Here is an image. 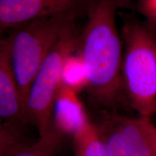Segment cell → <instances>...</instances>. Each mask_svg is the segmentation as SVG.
<instances>
[{
    "instance_id": "ba28073f",
    "label": "cell",
    "mask_w": 156,
    "mask_h": 156,
    "mask_svg": "<svg viewBox=\"0 0 156 156\" xmlns=\"http://www.w3.org/2000/svg\"><path fill=\"white\" fill-rule=\"evenodd\" d=\"M89 120L78 93L61 83L54 101L52 125L65 136L73 137Z\"/></svg>"
},
{
    "instance_id": "8fae6325",
    "label": "cell",
    "mask_w": 156,
    "mask_h": 156,
    "mask_svg": "<svg viewBox=\"0 0 156 156\" xmlns=\"http://www.w3.org/2000/svg\"><path fill=\"white\" fill-rule=\"evenodd\" d=\"M61 82L64 85L79 93L88 86V77L81 56L71 54L64 60L61 73Z\"/></svg>"
},
{
    "instance_id": "7a4b0ae2",
    "label": "cell",
    "mask_w": 156,
    "mask_h": 156,
    "mask_svg": "<svg viewBox=\"0 0 156 156\" xmlns=\"http://www.w3.org/2000/svg\"><path fill=\"white\" fill-rule=\"evenodd\" d=\"M122 36L124 98L138 116L151 118L156 114L155 33L152 27L126 17Z\"/></svg>"
},
{
    "instance_id": "6da1fadb",
    "label": "cell",
    "mask_w": 156,
    "mask_h": 156,
    "mask_svg": "<svg viewBox=\"0 0 156 156\" xmlns=\"http://www.w3.org/2000/svg\"><path fill=\"white\" fill-rule=\"evenodd\" d=\"M121 5L120 0H92L87 4V23L78 40L77 53L88 77L87 94L102 109H116L124 98L121 76L124 47L116 21Z\"/></svg>"
},
{
    "instance_id": "5bb4252c",
    "label": "cell",
    "mask_w": 156,
    "mask_h": 156,
    "mask_svg": "<svg viewBox=\"0 0 156 156\" xmlns=\"http://www.w3.org/2000/svg\"><path fill=\"white\" fill-rule=\"evenodd\" d=\"M144 8L151 20H156V0H145Z\"/></svg>"
},
{
    "instance_id": "3957f363",
    "label": "cell",
    "mask_w": 156,
    "mask_h": 156,
    "mask_svg": "<svg viewBox=\"0 0 156 156\" xmlns=\"http://www.w3.org/2000/svg\"><path fill=\"white\" fill-rule=\"evenodd\" d=\"M82 12L35 20L12 28L8 37L12 64L24 108L29 90L44 59L64 30L75 22Z\"/></svg>"
},
{
    "instance_id": "52a82bcc",
    "label": "cell",
    "mask_w": 156,
    "mask_h": 156,
    "mask_svg": "<svg viewBox=\"0 0 156 156\" xmlns=\"http://www.w3.org/2000/svg\"><path fill=\"white\" fill-rule=\"evenodd\" d=\"M0 117L1 121L28 119L13 71L9 38L0 43Z\"/></svg>"
},
{
    "instance_id": "9a60e30c",
    "label": "cell",
    "mask_w": 156,
    "mask_h": 156,
    "mask_svg": "<svg viewBox=\"0 0 156 156\" xmlns=\"http://www.w3.org/2000/svg\"><path fill=\"white\" fill-rule=\"evenodd\" d=\"M151 22L153 23V24L155 25V28H156V20H151Z\"/></svg>"
},
{
    "instance_id": "277c9868",
    "label": "cell",
    "mask_w": 156,
    "mask_h": 156,
    "mask_svg": "<svg viewBox=\"0 0 156 156\" xmlns=\"http://www.w3.org/2000/svg\"><path fill=\"white\" fill-rule=\"evenodd\" d=\"M79 37L75 23L64 30L44 59L29 90L25 114L36 128L38 136L47 133L52 125L54 101L62 83V66L65 58L77 50Z\"/></svg>"
},
{
    "instance_id": "8992f818",
    "label": "cell",
    "mask_w": 156,
    "mask_h": 156,
    "mask_svg": "<svg viewBox=\"0 0 156 156\" xmlns=\"http://www.w3.org/2000/svg\"><path fill=\"white\" fill-rule=\"evenodd\" d=\"M85 0H0L1 30L35 20L85 11Z\"/></svg>"
},
{
    "instance_id": "5b68a950",
    "label": "cell",
    "mask_w": 156,
    "mask_h": 156,
    "mask_svg": "<svg viewBox=\"0 0 156 156\" xmlns=\"http://www.w3.org/2000/svg\"><path fill=\"white\" fill-rule=\"evenodd\" d=\"M93 123L110 156H154L139 116L131 118L116 109H101Z\"/></svg>"
},
{
    "instance_id": "4fadbf2b",
    "label": "cell",
    "mask_w": 156,
    "mask_h": 156,
    "mask_svg": "<svg viewBox=\"0 0 156 156\" xmlns=\"http://www.w3.org/2000/svg\"><path fill=\"white\" fill-rule=\"evenodd\" d=\"M142 124L147 132L150 141L153 147L154 156H156V126L152 122L151 118L148 117H140Z\"/></svg>"
},
{
    "instance_id": "30bf717a",
    "label": "cell",
    "mask_w": 156,
    "mask_h": 156,
    "mask_svg": "<svg viewBox=\"0 0 156 156\" xmlns=\"http://www.w3.org/2000/svg\"><path fill=\"white\" fill-rule=\"evenodd\" d=\"M73 139L74 156H110L90 119Z\"/></svg>"
},
{
    "instance_id": "9c48e42d",
    "label": "cell",
    "mask_w": 156,
    "mask_h": 156,
    "mask_svg": "<svg viewBox=\"0 0 156 156\" xmlns=\"http://www.w3.org/2000/svg\"><path fill=\"white\" fill-rule=\"evenodd\" d=\"M29 124L26 119L1 121L0 156H15L38 140L30 136Z\"/></svg>"
},
{
    "instance_id": "7c38bea8",
    "label": "cell",
    "mask_w": 156,
    "mask_h": 156,
    "mask_svg": "<svg viewBox=\"0 0 156 156\" xmlns=\"http://www.w3.org/2000/svg\"><path fill=\"white\" fill-rule=\"evenodd\" d=\"M67 136L51 125L47 133L39 136L34 143L15 156H57L64 147Z\"/></svg>"
}]
</instances>
